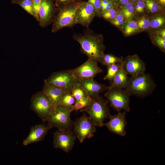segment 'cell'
Wrapping results in <instances>:
<instances>
[{
    "label": "cell",
    "mask_w": 165,
    "mask_h": 165,
    "mask_svg": "<svg viewBox=\"0 0 165 165\" xmlns=\"http://www.w3.org/2000/svg\"><path fill=\"white\" fill-rule=\"evenodd\" d=\"M160 5L162 6H164L165 5V0H155Z\"/></svg>",
    "instance_id": "41"
},
{
    "label": "cell",
    "mask_w": 165,
    "mask_h": 165,
    "mask_svg": "<svg viewBox=\"0 0 165 165\" xmlns=\"http://www.w3.org/2000/svg\"><path fill=\"white\" fill-rule=\"evenodd\" d=\"M42 91L49 99L54 108L58 105L64 95L68 93L64 89L44 82Z\"/></svg>",
    "instance_id": "18"
},
{
    "label": "cell",
    "mask_w": 165,
    "mask_h": 165,
    "mask_svg": "<svg viewBox=\"0 0 165 165\" xmlns=\"http://www.w3.org/2000/svg\"><path fill=\"white\" fill-rule=\"evenodd\" d=\"M53 144L57 149L62 150L66 153L73 148L76 137L72 129H58L54 134Z\"/></svg>",
    "instance_id": "11"
},
{
    "label": "cell",
    "mask_w": 165,
    "mask_h": 165,
    "mask_svg": "<svg viewBox=\"0 0 165 165\" xmlns=\"http://www.w3.org/2000/svg\"><path fill=\"white\" fill-rule=\"evenodd\" d=\"M128 75L123 68V59L120 63L119 69L111 82L110 84L107 86L106 90H108L115 87L125 89L128 82Z\"/></svg>",
    "instance_id": "19"
},
{
    "label": "cell",
    "mask_w": 165,
    "mask_h": 165,
    "mask_svg": "<svg viewBox=\"0 0 165 165\" xmlns=\"http://www.w3.org/2000/svg\"><path fill=\"white\" fill-rule=\"evenodd\" d=\"M11 3L19 5L28 13L35 17L32 0H12Z\"/></svg>",
    "instance_id": "24"
},
{
    "label": "cell",
    "mask_w": 165,
    "mask_h": 165,
    "mask_svg": "<svg viewBox=\"0 0 165 165\" xmlns=\"http://www.w3.org/2000/svg\"><path fill=\"white\" fill-rule=\"evenodd\" d=\"M75 101L71 93H67L62 97L59 104L65 106H72Z\"/></svg>",
    "instance_id": "31"
},
{
    "label": "cell",
    "mask_w": 165,
    "mask_h": 165,
    "mask_svg": "<svg viewBox=\"0 0 165 165\" xmlns=\"http://www.w3.org/2000/svg\"><path fill=\"white\" fill-rule=\"evenodd\" d=\"M134 10L135 15H141L143 14L145 11V1L143 0H138L135 4Z\"/></svg>",
    "instance_id": "34"
},
{
    "label": "cell",
    "mask_w": 165,
    "mask_h": 165,
    "mask_svg": "<svg viewBox=\"0 0 165 165\" xmlns=\"http://www.w3.org/2000/svg\"><path fill=\"white\" fill-rule=\"evenodd\" d=\"M119 11V9L116 5L108 10L102 13L101 17L110 22L115 18Z\"/></svg>",
    "instance_id": "30"
},
{
    "label": "cell",
    "mask_w": 165,
    "mask_h": 165,
    "mask_svg": "<svg viewBox=\"0 0 165 165\" xmlns=\"http://www.w3.org/2000/svg\"><path fill=\"white\" fill-rule=\"evenodd\" d=\"M96 125L92 120L84 113L73 123L72 129L80 143L87 138H90L96 132Z\"/></svg>",
    "instance_id": "9"
},
{
    "label": "cell",
    "mask_w": 165,
    "mask_h": 165,
    "mask_svg": "<svg viewBox=\"0 0 165 165\" xmlns=\"http://www.w3.org/2000/svg\"><path fill=\"white\" fill-rule=\"evenodd\" d=\"M130 1V0H116L115 3L119 8L126 4Z\"/></svg>",
    "instance_id": "39"
},
{
    "label": "cell",
    "mask_w": 165,
    "mask_h": 165,
    "mask_svg": "<svg viewBox=\"0 0 165 165\" xmlns=\"http://www.w3.org/2000/svg\"><path fill=\"white\" fill-rule=\"evenodd\" d=\"M120 63H118L108 66L107 73L103 78L104 80L111 82L119 69Z\"/></svg>",
    "instance_id": "29"
},
{
    "label": "cell",
    "mask_w": 165,
    "mask_h": 165,
    "mask_svg": "<svg viewBox=\"0 0 165 165\" xmlns=\"http://www.w3.org/2000/svg\"><path fill=\"white\" fill-rule=\"evenodd\" d=\"M75 78L79 81L93 79L95 76L103 72L95 60L88 58L79 66L71 70Z\"/></svg>",
    "instance_id": "10"
},
{
    "label": "cell",
    "mask_w": 165,
    "mask_h": 165,
    "mask_svg": "<svg viewBox=\"0 0 165 165\" xmlns=\"http://www.w3.org/2000/svg\"><path fill=\"white\" fill-rule=\"evenodd\" d=\"M165 16L162 13H159L150 17V28L156 30L164 28Z\"/></svg>",
    "instance_id": "21"
},
{
    "label": "cell",
    "mask_w": 165,
    "mask_h": 165,
    "mask_svg": "<svg viewBox=\"0 0 165 165\" xmlns=\"http://www.w3.org/2000/svg\"><path fill=\"white\" fill-rule=\"evenodd\" d=\"M73 111V106H65L59 104L53 108L46 122L51 128L72 129L73 122L71 115Z\"/></svg>",
    "instance_id": "5"
},
{
    "label": "cell",
    "mask_w": 165,
    "mask_h": 165,
    "mask_svg": "<svg viewBox=\"0 0 165 165\" xmlns=\"http://www.w3.org/2000/svg\"><path fill=\"white\" fill-rule=\"evenodd\" d=\"M110 1L108 0H101V4L105 5L108 3Z\"/></svg>",
    "instance_id": "42"
},
{
    "label": "cell",
    "mask_w": 165,
    "mask_h": 165,
    "mask_svg": "<svg viewBox=\"0 0 165 165\" xmlns=\"http://www.w3.org/2000/svg\"><path fill=\"white\" fill-rule=\"evenodd\" d=\"M145 7L148 12L151 13H160L162 7L155 0H146Z\"/></svg>",
    "instance_id": "26"
},
{
    "label": "cell",
    "mask_w": 165,
    "mask_h": 165,
    "mask_svg": "<svg viewBox=\"0 0 165 165\" xmlns=\"http://www.w3.org/2000/svg\"><path fill=\"white\" fill-rule=\"evenodd\" d=\"M120 29L124 35L127 36L139 32L137 22L133 19L127 20Z\"/></svg>",
    "instance_id": "20"
},
{
    "label": "cell",
    "mask_w": 165,
    "mask_h": 165,
    "mask_svg": "<svg viewBox=\"0 0 165 165\" xmlns=\"http://www.w3.org/2000/svg\"><path fill=\"white\" fill-rule=\"evenodd\" d=\"M126 20L123 14L119 11L115 18L110 22L114 26L121 29Z\"/></svg>",
    "instance_id": "33"
},
{
    "label": "cell",
    "mask_w": 165,
    "mask_h": 165,
    "mask_svg": "<svg viewBox=\"0 0 165 165\" xmlns=\"http://www.w3.org/2000/svg\"><path fill=\"white\" fill-rule=\"evenodd\" d=\"M30 108L45 122L54 107L51 101L42 91L34 94L31 99Z\"/></svg>",
    "instance_id": "8"
},
{
    "label": "cell",
    "mask_w": 165,
    "mask_h": 165,
    "mask_svg": "<svg viewBox=\"0 0 165 165\" xmlns=\"http://www.w3.org/2000/svg\"><path fill=\"white\" fill-rule=\"evenodd\" d=\"M138 0H130V1L132 2L133 4H135Z\"/></svg>",
    "instance_id": "43"
},
{
    "label": "cell",
    "mask_w": 165,
    "mask_h": 165,
    "mask_svg": "<svg viewBox=\"0 0 165 165\" xmlns=\"http://www.w3.org/2000/svg\"><path fill=\"white\" fill-rule=\"evenodd\" d=\"M123 59L122 57H118L112 54L104 53L101 57L99 62L107 67L115 64L120 63Z\"/></svg>",
    "instance_id": "22"
},
{
    "label": "cell",
    "mask_w": 165,
    "mask_h": 165,
    "mask_svg": "<svg viewBox=\"0 0 165 165\" xmlns=\"http://www.w3.org/2000/svg\"><path fill=\"white\" fill-rule=\"evenodd\" d=\"M123 68L128 75L134 76L145 73L146 65L138 55L134 54L123 59Z\"/></svg>",
    "instance_id": "13"
},
{
    "label": "cell",
    "mask_w": 165,
    "mask_h": 165,
    "mask_svg": "<svg viewBox=\"0 0 165 165\" xmlns=\"http://www.w3.org/2000/svg\"><path fill=\"white\" fill-rule=\"evenodd\" d=\"M110 1H111L114 2H115L116 0H108Z\"/></svg>",
    "instance_id": "44"
},
{
    "label": "cell",
    "mask_w": 165,
    "mask_h": 165,
    "mask_svg": "<svg viewBox=\"0 0 165 165\" xmlns=\"http://www.w3.org/2000/svg\"><path fill=\"white\" fill-rule=\"evenodd\" d=\"M77 24L88 28L96 16L94 7L88 1H82L75 13Z\"/></svg>",
    "instance_id": "15"
},
{
    "label": "cell",
    "mask_w": 165,
    "mask_h": 165,
    "mask_svg": "<svg viewBox=\"0 0 165 165\" xmlns=\"http://www.w3.org/2000/svg\"><path fill=\"white\" fill-rule=\"evenodd\" d=\"M136 21L139 32L146 30L150 28V17L148 16H141Z\"/></svg>",
    "instance_id": "28"
},
{
    "label": "cell",
    "mask_w": 165,
    "mask_h": 165,
    "mask_svg": "<svg viewBox=\"0 0 165 165\" xmlns=\"http://www.w3.org/2000/svg\"><path fill=\"white\" fill-rule=\"evenodd\" d=\"M150 38L152 43L157 47L162 52H165V39L159 35L152 33Z\"/></svg>",
    "instance_id": "27"
},
{
    "label": "cell",
    "mask_w": 165,
    "mask_h": 165,
    "mask_svg": "<svg viewBox=\"0 0 165 165\" xmlns=\"http://www.w3.org/2000/svg\"><path fill=\"white\" fill-rule=\"evenodd\" d=\"M79 81L80 86L88 95L91 97L99 95L100 93L107 90L105 85L98 82L94 79Z\"/></svg>",
    "instance_id": "17"
},
{
    "label": "cell",
    "mask_w": 165,
    "mask_h": 165,
    "mask_svg": "<svg viewBox=\"0 0 165 165\" xmlns=\"http://www.w3.org/2000/svg\"><path fill=\"white\" fill-rule=\"evenodd\" d=\"M153 33L157 34L165 39V29L164 28L156 30Z\"/></svg>",
    "instance_id": "40"
},
{
    "label": "cell",
    "mask_w": 165,
    "mask_h": 165,
    "mask_svg": "<svg viewBox=\"0 0 165 165\" xmlns=\"http://www.w3.org/2000/svg\"><path fill=\"white\" fill-rule=\"evenodd\" d=\"M120 8V11L126 20L133 19L135 16L134 4L131 2L129 1Z\"/></svg>",
    "instance_id": "23"
},
{
    "label": "cell",
    "mask_w": 165,
    "mask_h": 165,
    "mask_svg": "<svg viewBox=\"0 0 165 165\" xmlns=\"http://www.w3.org/2000/svg\"><path fill=\"white\" fill-rule=\"evenodd\" d=\"M44 82L70 93L74 87L80 86L79 81L73 75L71 70L53 73L44 80Z\"/></svg>",
    "instance_id": "6"
},
{
    "label": "cell",
    "mask_w": 165,
    "mask_h": 165,
    "mask_svg": "<svg viewBox=\"0 0 165 165\" xmlns=\"http://www.w3.org/2000/svg\"><path fill=\"white\" fill-rule=\"evenodd\" d=\"M107 90L104 96L112 108L118 112H130V96L125 89L115 87Z\"/></svg>",
    "instance_id": "7"
},
{
    "label": "cell",
    "mask_w": 165,
    "mask_h": 165,
    "mask_svg": "<svg viewBox=\"0 0 165 165\" xmlns=\"http://www.w3.org/2000/svg\"><path fill=\"white\" fill-rule=\"evenodd\" d=\"M92 98L90 104L80 111L86 113L97 126L102 127L105 120L110 115L108 102L99 95Z\"/></svg>",
    "instance_id": "4"
},
{
    "label": "cell",
    "mask_w": 165,
    "mask_h": 165,
    "mask_svg": "<svg viewBox=\"0 0 165 165\" xmlns=\"http://www.w3.org/2000/svg\"><path fill=\"white\" fill-rule=\"evenodd\" d=\"M144 0V1H145L146 0Z\"/></svg>",
    "instance_id": "45"
},
{
    "label": "cell",
    "mask_w": 165,
    "mask_h": 165,
    "mask_svg": "<svg viewBox=\"0 0 165 165\" xmlns=\"http://www.w3.org/2000/svg\"><path fill=\"white\" fill-rule=\"evenodd\" d=\"M34 12L35 15V18L37 21H38V11L41 0H32Z\"/></svg>",
    "instance_id": "36"
},
{
    "label": "cell",
    "mask_w": 165,
    "mask_h": 165,
    "mask_svg": "<svg viewBox=\"0 0 165 165\" xmlns=\"http://www.w3.org/2000/svg\"><path fill=\"white\" fill-rule=\"evenodd\" d=\"M87 1L93 7L96 16L101 17L102 13L101 9V0H88Z\"/></svg>",
    "instance_id": "35"
},
{
    "label": "cell",
    "mask_w": 165,
    "mask_h": 165,
    "mask_svg": "<svg viewBox=\"0 0 165 165\" xmlns=\"http://www.w3.org/2000/svg\"><path fill=\"white\" fill-rule=\"evenodd\" d=\"M82 1L69 3L57 8L52 32H57L65 27L72 28L77 24L76 12Z\"/></svg>",
    "instance_id": "3"
},
{
    "label": "cell",
    "mask_w": 165,
    "mask_h": 165,
    "mask_svg": "<svg viewBox=\"0 0 165 165\" xmlns=\"http://www.w3.org/2000/svg\"><path fill=\"white\" fill-rule=\"evenodd\" d=\"M71 93L76 101L88 96L85 91L80 86L74 87L72 90Z\"/></svg>",
    "instance_id": "32"
},
{
    "label": "cell",
    "mask_w": 165,
    "mask_h": 165,
    "mask_svg": "<svg viewBox=\"0 0 165 165\" xmlns=\"http://www.w3.org/2000/svg\"><path fill=\"white\" fill-rule=\"evenodd\" d=\"M56 6L59 7L67 3L76 2H79L81 0H53Z\"/></svg>",
    "instance_id": "37"
},
{
    "label": "cell",
    "mask_w": 165,
    "mask_h": 165,
    "mask_svg": "<svg viewBox=\"0 0 165 165\" xmlns=\"http://www.w3.org/2000/svg\"><path fill=\"white\" fill-rule=\"evenodd\" d=\"M73 39L80 46V51L88 57L99 62L105 49L103 35L95 33L94 31L86 28L82 34H74Z\"/></svg>",
    "instance_id": "1"
},
{
    "label": "cell",
    "mask_w": 165,
    "mask_h": 165,
    "mask_svg": "<svg viewBox=\"0 0 165 165\" xmlns=\"http://www.w3.org/2000/svg\"><path fill=\"white\" fill-rule=\"evenodd\" d=\"M156 84L148 73L128 77L125 90L130 96L134 95L144 97L152 93L156 87Z\"/></svg>",
    "instance_id": "2"
},
{
    "label": "cell",
    "mask_w": 165,
    "mask_h": 165,
    "mask_svg": "<svg viewBox=\"0 0 165 165\" xmlns=\"http://www.w3.org/2000/svg\"><path fill=\"white\" fill-rule=\"evenodd\" d=\"M92 100V97L87 96L78 101H76L73 105V111L80 110L88 106Z\"/></svg>",
    "instance_id": "25"
},
{
    "label": "cell",
    "mask_w": 165,
    "mask_h": 165,
    "mask_svg": "<svg viewBox=\"0 0 165 165\" xmlns=\"http://www.w3.org/2000/svg\"><path fill=\"white\" fill-rule=\"evenodd\" d=\"M116 5V4L115 2L110 1L107 4L104 5V9L102 13L114 7Z\"/></svg>",
    "instance_id": "38"
},
{
    "label": "cell",
    "mask_w": 165,
    "mask_h": 165,
    "mask_svg": "<svg viewBox=\"0 0 165 165\" xmlns=\"http://www.w3.org/2000/svg\"><path fill=\"white\" fill-rule=\"evenodd\" d=\"M116 115L109 116V120L105 125L111 132L121 136H125L126 134V127L127 122L126 118V112H118Z\"/></svg>",
    "instance_id": "14"
},
{
    "label": "cell",
    "mask_w": 165,
    "mask_h": 165,
    "mask_svg": "<svg viewBox=\"0 0 165 165\" xmlns=\"http://www.w3.org/2000/svg\"><path fill=\"white\" fill-rule=\"evenodd\" d=\"M57 11L53 0H41L38 11L40 26L45 28L53 23Z\"/></svg>",
    "instance_id": "12"
},
{
    "label": "cell",
    "mask_w": 165,
    "mask_h": 165,
    "mask_svg": "<svg viewBox=\"0 0 165 165\" xmlns=\"http://www.w3.org/2000/svg\"><path fill=\"white\" fill-rule=\"evenodd\" d=\"M44 123L31 127L28 136L23 141L24 145L26 146L38 142L44 139L49 130L51 128L47 123Z\"/></svg>",
    "instance_id": "16"
}]
</instances>
